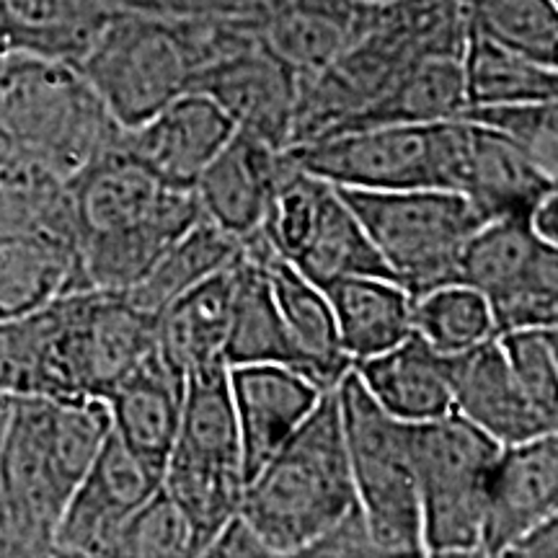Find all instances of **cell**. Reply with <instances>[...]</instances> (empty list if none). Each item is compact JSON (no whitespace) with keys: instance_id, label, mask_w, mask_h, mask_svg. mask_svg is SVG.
<instances>
[{"instance_id":"cell-1","label":"cell","mask_w":558,"mask_h":558,"mask_svg":"<svg viewBox=\"0 0 558 558\" xmlns=\"http://www.w3.org/2000/svg\"><path fill=\"white\" fill-rule=\"evenodd\" d=\"M62 190L88 288H132L202 218L194 192L160 184L124 148L122 135Z\"/></svg>"},{"instance_id":"cell-2","label":"cell","mask_w":558,"mask_h":558,"mask_svg":"<svg viewBox=\"0 0 558 558\" xmlns=\"http://www.w3.org/2000/svg\"><path fill=\"white\" fill-rule=\"evenodd\" d=\"M109 432V407L96 396H11L0 437V507L11 556H52L62 509Z\"/></svg>"},{"instance_id":"cell-3","label":"cell","mask_w":558,"mask_h":558,"mask_svg":"<svg viewBox=\"0 0 558 558\" xmlns=\"http://www.w3.org/2000/svg\"><path fill=\"white\" fill-rule=\"evenodd\" d=\"M120 135L73 65L0 47V150L65 184Z\"/></svg>"},{"instance_id":"cell-4","label":"cell","mask_w":558,"mask_h":558,"mask_svg":"<svg viewBox=\"0 0 558 558\" xmlns=\"http://www.w3.org/2000/svg\"><path fill=\"white\" fill-rule=\"evenodd\" d=\"M357 505L337 390H326L288 442L243 488L241 512L275 556H298Z\"/></svg>"},{"instance_id":"cell-5","label":"cell","mask_w":558,"mask_h":558,"mask_svg":"<svg viewBox=\"0 0 558 558\" xmlns=\"http://www.w3.org/2000/svg\"><path fill=\"white\" fill-rule=\"evenodd\" d=\"M469 122L380 124L290 145L292 163L337 190H452L463 171Z\"/></svg>"},{"instance_id":"cell-6","label":"cell","mask_w":558,"mask_h":558,"mask_svg":"<svg viewBox=\"0 0 558 558\" xmlns=\"http://www.w3.org/2000/svg\"><path fill=\"white\" fill-rule=\"evenodd\" d=\"M75 70L117 128L128 132L186 94L197 65L179 16L117 11L104 21Z\"/></svg>"},{"instance_id":"cell-7","label":"cell","mask_w":558,"mask_h":558,"mask_svg":"<svg viewBox=\"0 0 558 558\" xmlns=\"http://www.w3.org/2000/svg\"><path fill=\"white\" fill-rule=\"evenodd\" d=\"M333 390L354 497L375 546L383 556H424L411 424L383 411L354 369Z\"/></svg>"},{"instance_id":"cell-8","label":"cell","mask_w":558,"mask_h":558,"mask_svg":"<svg viewBox=\"0 0 558 558\" xmlns=\"http://www.w3.org/2000/svg\"><path fill=\"white\" fill-rule=\"evenodd\" d=\"M380 259L411 298L458 282V256L484 220L452 190H339Z\"/></svg>"},{"instance_id":"cell-9","label":"cell","mask_w":558,"mask_h":558,"mask_svg":"<svg viewBox=\"0 0 558 558\" xmlns=\"http://www.w3.org/2000/svg\"><path fill=\"white\" fill-rule=\"evenodd\" d=\"M499 450L456 411L411 424L424 556H481L486 481Z\"/></svg>"},{"instance_id":"cell-10","label":"cell","mask_w":558,"mask_h":558,"mask_svg":"<svg viewBox=\"0 0 558 558\" xmlns=\"http://www.w3.org/2000/svg\"><path fill=\"white\" fill-rule=\"evenodd\" d=\"M458 282L486 298L497 333L558 326V246L538 239L527 218L481 222L458 256Z\"/></svg>"},{"instance_id":"cell-11","label":"cell","mask_w":558,"mask_h":558,"mask_svg":"<svg viewBox=\"0 0 558 558\" xmlns=\"http://www.w3.org/2000/svg\"><path fill=\"white\" fill-rule=\"evenodd\" d=\"M160 488V476L120 442L104 439L86 476L70 494L52 538V556H117L122 530L135 509Z\"/></svg>"},{"instance_id":"cell-12","label":"cell","mask_w":558,"mask_h":558,"mask_svg":"<svg viewBox=\"0 0 558 558\" xmlns=\"http://www.w3.org/2000/svg\"><path fill=\"white\" fill-rule=\"evenodd\" d=\"M190 90L209 96L235 130L264 140L271 148H290L300 78L262 45L259 37L199 70Z\"/></svg>"},{"instance_id":"cell-13","label":"cell","mask_w":558,"mask_h":558,"mask_svg":"<svg viewBox=\"0 0 558 558\" xmlns=\"http://www.w3.org/2000/svg\"><path fill=\"white\" fill-rule=\"evenodd\" d=\"M288 169V148H271L264 140L235 130L192 190L202 218L243 246L262 233L271 197Z\"/></svg>"},{"instance_id":"cell-14","label":"cell","mask_w":558,"mask_h":558,"mask_svg":"<svg viewBox=\"0 0 558 558\" xmlns=\"http://www.w3.org/2000/svg\"><path fill=\"white\" fill-rule=\"evenodd\" d=\"M558 514V437L505 445L486 481L481 556L497 558L538 522Z\"/></svg>"},{"instance_id":"cell-15","label":"cell","mask_w":558,"mask_h":558,"mask_svg":"<svg viewBox=\"0 0 558 558\" xmlns=\"http://www.w3.org/2000/svg\"><path fill=\"white\" fill-rule=\"evenodd\" d=\"M235 132V124L209 96L186 90L135 130L122 145L171 190H194L202 171Z\"/></svg>"},{"instance_id":"cell-16","label":"cell","mask_w":558,"mask_h":558,"mask_svg":"<svg viewBox=\"0 0 558 558\" xmlns=\"http://www.w3.org/2000/svg\"><path fill=\"white\" fill-rule=\"evenodd\" d=\"M228 380L239 422L243 478L248 484L308 418L326 390L284 365L228 367Z\"/></svg>"},{"instance_id":"cell-17","label":"cell","mask_w":558,"mask_h":558,"mask_svg":"<svg viewBox=\"0 0 558 558\" xmlns=\"http://www.w3.org/2000/svg\"><path fill=\"white\" fill-rule=\"evenodd\" d=\"M445 357H448L452 411L501 448L556 432L527 401L497 337Z\"/></svg>"},{"instance_id":"cell-18","label":"cell","mask_w":558,"mask_h":558,"mask_svg":"<svg viewBox=\"0 0 558 558\" xmlns=\"http://www.w3.org/2000/svg\"><path fill=\"white\" fill-rule=\"evenodd\" d=\"M75 290H88V284L73 230L62 226L0 230V320L29 316Z\"/></svg>"},{"instance_id":"cell-19","label":"cell","mask_w":558,"mask_h":558,"mask_svg":"<svg viewBox=\"0 0 558 558\" xmlns=\"http://www.w3.org/2000/svg\"><path fill=\"white\" fill-rule=\"evenodd\" d=\"M104 401L111 414V432L132 456L163 476L179 435L184 373L153 347Z\"/></svg>"},{"instance_id":"cell-20","label":"cell","mask_w":558,"mask_h":558,"mask_svg":"<svg viewBox=\"0 0 558 558\" xmlns=\"http://www.w3.org/2000/svg\"><path fill=\"white\" fill-rule=\"evenodd\" d=\"M362 388L403 424H422L452 411L448 357L418 333L352 365Z\"/></svg>"},{"instance_id":"cell-21","label":"cell","mask_w":558,"mask_h":558,"mask_svg":"<svg viewBox=\"0 0 558 558\" xmlns=\"http://www.w3.org/2000/svg\"><path fill=\"white\" fill-rule=\"evenodd\" d=\"M550 190H556V177H548L512 140L484 124L469 122L458 192L473 202L484 220L505 215L527 218L535 202Z\"/></svg>"},{"instance_id":"cell-22","label":"cell","mask_w":558,"mask_h":558,"mask_svg":"<svg viewBox=\"0 0 558 558\" xmlns=\"http://www.w3.org/2000/svg\"><path fill=\"white\" fill-rule=\"evenodd\" d=\"M166 463L243 476L239 422L226 362H209L184 375L179 435Z\"/></svg>"},{"instance_id":"cell-23","label":"cell","mask_w":558,"mask_h":558,"mask_svg":"<svg viewBox=\"0 0 558 558\" xmlns=\"http://www.w3.org/2000/svg\"><path fill=\"white\" fill-rule=\"evenodd\" d=\"M264 267H267L279 316L295 347L300 373L316 383L320 390L337 388V383L352 369V360L341 349L337 318H333L324 288L313 284L277 256L264 262Z\"/></svg>"},{"instance_id":"cell-24","label":"cell","mask_w":558,"mask_h":558,"mask_svg":"<svg viewBox=\"0 0 558 558\" xmlns=\"http://www.w3.org/2000/svg\"><path fill=\"white\" fill-rule=\"evenodd\" d=\"M339 341L354 362L375 357L414 333V298L396 279L378 275L341 277L326 284Z\"/></svg>"},{"instance_id":"cell-25","label":"cell","mask_w":558,"mask_h":558,"mask_svg":"<svg viewBox=\"0 0 558 558\" xmlns=\"http://www.w3.org/2000/svg\"><path fill=\"white\" fill-rule=\"evenodd\" d=\"M235 262L181 292L156 316L158 352L184 375L209 362H222L233 308Z\"/></svg>"},{"instance_id":"cell-26","label":"cell","mask_w":558,"mask_h":558,"mask_svg":"<svg viewBox=\"0 0 558 558\" xmlns=\"http://www.w3.org/2000/svg\"><path fill=\"white\" fill-rule=\"evenodd\" d=\"M360 0H295L256 26L259 41L308 81L357 37Z\"/></svg>"},{"instance_id":"cell-27","label":"cell","mask_w":558,"mask_h":558,"mask_svg":"<svg viewBox=\"0 0 558 558\" xmlns=\"http://www.w3.org/2000/svg\"><path fill=\"white\" fill-rule=\"evenodd\" d=\"M222 362L228 367L284 365L300 373L295 347L271 295L267 267L243 251L235 262L233 308L222 344Z\"/></svg>"},{"instance_id":"cell-28","label":"cell","mask_w":558,"mask_h":558,"mask_svg":"<svg viewBox=\"0 0 558 558\" xmlns=\"http://www.w3.org/2000/svg\"><path fill=\"white\" fill-rule=\"evenodd\" d=\"M465 86L458 58H422L403 70L373 104L333 132L380 124H429L463 114ZM331 132V135H333Z\"/></svg>"},{"instance_id":"cell-29","label":"cell","mask_w":558,"mask_h":558,"mask_svg":"<svg viewBox=\"0 0 558 558\" xmlns=\"http://www.w3.org/2000/svg\"><path fill=\"white\" fill-rule=\"evenodd\" d=\"M288 264L318 288H326V284L337 282L341 277L354 275H378L393 279L386 262L375 251L373 241L367 239L357 215L352 213L341 192L329 181H326L324 194L318 199L308 239L298 251L295 259Z\"/></svg>"},{"instance_id":"cell-30","label":"cell","mask_w":558,"mask_h":558,"mask_svg":"<svg viewBox=\"0 0 558 558\" xmlns=\"http://www.w3.org/2000/svg\"><path fill=\"white\" fill-rule=\"evenodd\" d=\"M460 68H463L465 104L469 107L558 99L556 68L543 65V62L518 50H509L473 26H469Z\"/></svg>"},{"instance_id":"cell-31","label":"cell","mask_w":558,"mask_h":558,"mask_svg":"<svg viewBox=\"0 0 558 558\" xmlns=\"http://www.w3.org/2000/svg\"><path fill=\"white\" fill-rule=\"evenodd\" d=\"M241 254V243L222 233L218 226L199 218L181 233L156 264L128 290H122L137 308L158 316L173 298L186 292L202 279L228 267Z\"/></svg>"},{"instance_id":"cell-32","label":"cell","mask_w":558,"mask_h":558,"mask_svg":"<svg viewBox=\"0 0 558 558\" xmlns=\"http://www.w3.org/2000/svg\"><path fill=\"white\" fill-rule=\"evenodd\" d=\"M414 333L439 354H458L497 337L486 298L463 282H448L414 298Z\"/></svg>"},{"instance_id":"cell-33","label":"cell","mask_w":558,"mask_h":558,"mask_svg":"<svg viewBox=\"0 0 558 558\" xmlns=\"http://www.w3.org/2000/svg\"><path fill=\"white\" fill-rule=\"evenodd\" d=\"M469 26L499 45L556 68V0H460Z\"/></svg>"},{"instance_id":"cell-34","label":"cell","mask_w":558,"mask_h":558,"mask_svg":"<svg viewBox=\"0 0 558 558\" xmlns=\"http://www.w3.org/2000/svg\"><path fill=\"white\" fill-rule=\"evenodd\" d=\"M460 117L497 130L499 135L512 140L548 177L558 179V99L469 107Z\"/></svg>"},{"instance_id":"cell-35","label":"cell","mask_w":558,"mask_h":558,"mask_svg":"<svg viewBox=\"0 0 558 558\" xmlns=\"http://www.w3.org/2000/svg\"><path fill=\"white\" fill-rule=\"evenodd\" d=\"M497 341L527 401L538 409L550 427L558 429V326L501 331Z\"/></svg>"},{"instance_id":"cell-36","label":"cell","mask_w":558,"mask_h":558,"mask_svg":"<svg viewBox=\"0 0 558 558\" xmlns=\"http://www.w3.org/2000/svg\"><path fill=\"white\" fill-rule=\"evenodd\" d=\"M117 556L135 558H192L197 556V541L186 522L184 512L177 507L163 488L135 509L122 530Z\"/></svg>"},{"instance_id":"cell-37","label":"cell","mask_w":558,"mask_h":558,"mask_svg":"<svg viewBox=\"0 0 558 558\" xmlns=\"http://www.w3.org/2000/svg\"><path fill=\"white\" fill-rule=\"evenodd\" d=\"M352 556H383L375 546L365 514L360 505H354L347 514L333 522L329 530L313 538L308 546L300 550L298 558H352Z\"/></svg>"},{"instance_id":"cell-38","label":"cell","mask_w":558,"mask_h":558,"mask_svg":"<svg viewBox=\"0 0 558 558\" xmlns=\"http://www.w3.org/2000/svg\"><path fill=\"white\" fill-rule=\"evenodd\" d=\"M207 558H277L269 543L262 538V533L251 525L246 514L235 512L233 518L226 520L213 541L207 543L205 554Z\"/></svg>"},{"instance_id":"cell-39","label":"cell","mask_w":558,"mask_h":558,"mask_svg":"<svg viewBox=\"0 0 558 558\" xmlns=\"http://www.w3.org/2000/svg\"><path fill=\"white\" fill-rule=\"evenodd\" d=\"M558 554V514L538 522L522 533L518 541L505 550V556L518 558H554Z\"/></svg>"},{"instance_id":"cell-40","label":"cell","mask_w":558,"mask_h":558,"mask_svg":"<svg viewBox=\"0 0 558 558\" xmlns=\"http://www.w3.org/2000/svg\"><path fill=\"white\" fill-rule=\"evenodd\" d=\"M527 226L538 239L556 243L558 246V192L550 190L548 194L535 202L533 209L527 213Z\"/></svg>"},{"instance_id":"cell-41","label":"cell","mask_w":558,"mask_h":558,"mask_svg":"<svg viewBox=\"0 0 558 558\" xmlns=\"http://www.w3.org/2000/svg\"><path fill=\"white\" fill-rule=\"evenodd\" d=\"M21 34H24V24H21L16 13L11 11L9 0H0V47L16 50Z\"/></svg>"},{"instance_id":"cell-42","label":"cell","mask_w":558,"mask_h":558,"mask_svg":"<svg viewBox=\"0 0 558 558\" xmlns=\"http://www.w3.org/2000/svg\"><path fill=\"white\" fill-rule=\"evenodd\" d=\"M9 411H11V396L0 393V437H3L5 422H9ZM0 556H11V543H9V533H5L3 507H0Z\"/></svg>"},{"instance_id":"cell-43","label":"cell","mask_w":558,"mask_h":558,"mask_svg":"<svg viewBox=\"0 0 558 558\" xmlns=\"http://www.w3.org/2000/svg\"><path fill=\"white\" fill-rule=\"evenodd\" d=\"M367 3H380V0H367Z\"/></svg>"},{"instance_id":"cell-44","label":"cell","mask_w":558,"mask_h":558,"mask_svg":"<svg viewBox=\"0 0 558 558\" xmlns=\"http://www.w3.org/2000/svg\"><path fill=\"white\" fill-rule=\"evenodd\" d=\"M556 3H558V0H556Z\"/></svg>"}]
</instances>
